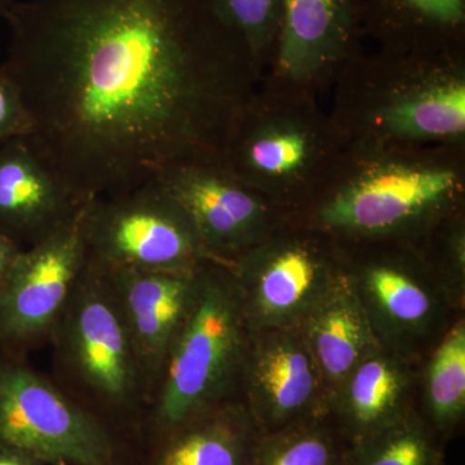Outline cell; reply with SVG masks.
I'll list each match as a JSON object with an SVG mask.
<instances>
[{
    "label": "cell",
    "instance_id": "obj_17",
    "mask_svg": "<svg viewBox=\"0 0 465 465\" xmlns=\"http://www.w3.org/2000/svg\"><path fill=\"white\" fill-rule=\"evenodd\" d=\"M357 0H282L280 66L298 75L338 54L353 29Z\"/></svg>",
    "mask_w": 465,
    "mask_h": 465
},
{
    "label": "cell",
    "instance_id": "obj_28",
    "mask_svg": "<svg viewBox=\"0 0 465 465\" xmlns=\"http://www.w3.org/2000/svg\"><path fill=\"white\" fill-rule=\"evenodd\" d=\"M16 0H0V18L7 16L9 9Z\"/></svg>",
    "mask_w": 465,
    "mask_h": 465
},
{
    "label": "cell",
    "instance_id": "obj_14",
    "mask_svg": "<svg viewBox=\"0 0 465 465\" xmlns=\"http://www.w3.org/2000/svg\"><path fill=\"white\" fill-rule=\"evenodd\" d=\"M420 367L381 347L351 370L333 394L329 411L349 443L416 410Z\"/></svg>",
    "mask_w": 465,
    "mask_h": 465
},
{
    "label": "cell",
    "instance_id": "obj_15",
    "mask_svg": "<svg viewBox=\"0 0 465 465\" xmlns=\"http://www.w3.org/2000/svg\"><path fill=\"white\" fill-rule=\"evenodd\" d=\"M300 329L322 376L329 402L351 370L381 348L351 286L347 269L331 292L300 324Z\"/></svg>",
    "mask_w": 465,
    "mask_h": 465
},
{
    "label": "cell",
    "instance_id": "obj_27",
    "mask_svg": "<svg viewBox=\"0 0 465 465\" xmlns=\"http://www.w3.org/2000/svg\"><path fill=\"white\" fill-rule=\"evenodd\" d=\"M0 465H45L38 459L20 450L0 446Z\"/></svg>",
    "mask_w": 465,
    "mask_h": 465
},
{
    "label": "cell",
    "instance_id": "obj_10",
    "mask_svg": "<svg viewBox=\"0 0 465 465\" xmlns=\"http://www.w3.org/2000/svg\"><path fill=\"white\" fill-rule=\"evenodd\" d=\"M216 164H183L164 171L155 180L191 217L213 262L231 265L259 244L266 210Z\"/></svg>",
    "mask_w": 465,
    "mask_h": 465
},
{
    "label": "cell",
    "instance_id": "obj_21",
    "mask_svg": "<svg viewBox=\"0 0 465 465\" xmlns=\"http://www.w3.org/2000/svg\"><path fill=\"white\" fill-rule=\"evenodd\" d=\"M384 121L394 134L405 136H445L464 133V85H443L415 99L397 104L385 112Z\"/></svg>",
    "mask_w": 465,
    "mask_h": 465
},
{
    "label": "cell",
    "instance_id": "obj_6",
    "mask_svg": "<svg viewBox=\"0 0 465 465\" xmlns=\"http://www.w3.org/2000/svg\"><path fill=\"white\" fill-rule=\"evenodd\" d=\"M90 201L57 231L17 256L0 293L2 354L23 357L29 349L50 341L84 271V217Z\"/></svg>",
    "mask_w": 465,
    "mask_h": 465
},
{
    "label": "cell",
    "instance_id": "obj_19",
    "mask_svg": "<svg viewBox=\"0 0 465 465\" xmlns=\"http://www.w3.org/2000/svg\"><path fill=\"white\" fill-rule=\"evenodd\" d=\"M443 443L418 410L351 442L345 465H445Z\"/></svg>",
    "mask_w": 465,
    "mask_h": 465
},
{
    "label": "cell",
    "instance_id": "obj_3",
    "mask_svg": "<svg viewBox=\"0 0 465 465\" xmlns=\"http://www.w3.org/2000/svg\"><path fill=\"white\" fill-rule=\"evenodd\" d=\"M50 341L74 399L99 418L148 406L149 382L105 274L85 264Z\"/></svg>",
    "mask_w": 465,
    "mask_h": 465
},
{
    "label": "cell",
    "instance_id": "obj_5",
    "mask_svg": "<svg viewBox=\"0 0 465 465\" xmlns=\"http://www.w3.org/2000/svg\"><path fill=\"white\" fill-rule=\"evenodd\" d=\"M0 446L54 465H114L105 421L21 357L0 356Z\"/></svg>",
    "mask_w": 465,
    "mask_h": 465
},
{
    "label": "cell",
    "instance_id": "obj_8",
    "mask_svg": "<svg viewBox=\"0 0 465 465\" xmlns=\"http://www.w3.org/2000/svg\"><path fill=\"white\" fill-rule=\"evenodd\" d=\"M240 399L260 434L329 415V394L300 326L250 331Z\"/></svg>",
    "mask_w": 465,
    "mask_h": 465
},
{
    "label": "cell",
    "instance_id": "obj_20",
    "mask_svg": "<svg viewBox=\"0 0 465 465\" xmlns=\"http://www.w3.org/2000/svg\"><path fill=\"white\" fill-rule=\"evenodd\" d=\"M349 440L329 415L260 434L253 465H345Z\"/></svg>",
    "mask_w": 465,
    "mask_h": 465
},
{
    "label": "cell",
    "instance_id": "obj_4",
    "mask_svg": "<svg viewBox=\"0 0 465 465\" xmlns=\"http://www.w3.org/2000/svg\"><path fill=\"white\" fill-rule=\"evenodd\" d=\"M84 242L85 264L103 273L176 271L213 262L191 217L158 180L88 202Z\"/></svg>",
    "mask_w": 465,
    "mask_h": 465
},
{
    "label": "cell",
    "instance_id": "obj_18",
    "mask_svg": "<svg viewBox=\"0 0 465 465\" xmlns=\"http://www.w3.org/2000/svg\"><path fill=\"white\" fill-rule=\"evenodd\" d=\"M419 414L446 440L465 416V321L458 317L420 367Z\"/></svg>",
    "mask_w": 465,
    "mask_h": 465
},
{
    "label": "cell",
    "instance_id": "obj_9",
    "mask_svg": "<svg viewBox=\"0 0 465 465\" xmlns=\"http://www.w3.org/2000/svg\"><path fill=\"white\" fill-rule=\"evenodd\" d=\"M228 266L250 331L300 326L345 273L302 241L256 244Z\"/></svg>",
    "mask_w": 465,
    "mask_h": 465
},
{
    "label": "cell",
    "instance_id": "obj_11",
    "mask_svg": "<svg viewBox=\"0 0 465 465\" xmlns=\"http://www.w3.org/2000/svg\"><path fill=\"white\" fill-rule=\"evenodd\" d=\"M454 186L451 171L391 168L339 193L320 211V222L354 234L400 231L439 207Z\"/></svg>",
    "mask_w": 465,
    "mask_h": 465
},
{
    "label": "cell",
    "instance_id": "obj_12",
    "mask_svg": "<svg viewBox=\"0 0 465 465\" xmlns=\"http://www.w3.org/2000/svg\"><path fill=\"white\" fill-rule=\"evenodd\" d=\"M202 268L203 265L176 271L101 272L112 284L124 312L150 394L174 338L191 313Z\"/></svg>",
    "mask_w": 465,
    "mask_h": 465
},
{
    "label": "cell",
    "instance_id": "obj_22",
    "mask_svg": "<svg viewBox=\"0 0 465 465\" xmlns=\"http://www.w3.org/2000/svg\"><path fill=\"white\" fill-rule=\"evenodd\" d=\"M387 33L455 34L465 20V0H367Z\"/></svg>",
    "mask_w": 465,
    "mask_h": 465
},
{
    "label": "cell",
    "instance_id": "obj_16",
    "mask_svg": "<svg viewBox=\"0 0 465 465\" xmlns=\"http://www.w3.org/2000/svg\"><path fill=\"white\" fill-rule=\"evenodd\" d=\"M152 465H253L260 432L241 400L158 434Z\"/></svg>",
    "mask_w": 465,
    "mask_h": 465
},
{
    "label": "cell",
    "instance_id": "obj_25",
    "mask_svg": "<svg viewBox=\"0 0 465 465\" xmlns=\"http://www.w3.org/2000/svg\"><path fill=\"white\" fill-rule=\"evenodd\" d=\"M32 121L15 84L0 72V143L30 134Z\"/></svg>",
    "mask_w": 465,
    "mask_h": 465
},
{
    "label": "cell",
    "instance_id": "obj_26",
    "mask_svg": "<svg viewBox=\"0 0 465 465\" xmlns=\"http://www.w3.org/2000/svg\"><path fill=\"white\" fill-rule=\"evenodd\" d=\"M23 250L24 247L20 246L17 242L0 232V293L5 289L15 262Z\"/></svg>",
    "mask_w": 465,
    "mask_h": 465
},
{
    "label": "cell",
    "instance_id": "obj_23",
    "mask_svg": "<svg viewBox=\"0 0 465 465\" xmlns=\"http://www.w3.org/2000/svg\"><path fill=\"white\" fill-rule=\"evenodd\" d=\"M223 21L237 34L251 54L277 39L282 0H210Z\"/></svg>",
    "mask_w": 465,
    "mask_h": 465
},
{
    "label": "cell",
    "instance_id": "obj_7",
    "mask_svg": "<svg viewBox=\"0 0 465 465\" xmlns=\"http://www.w3.org/2000/svg\"><path fill=\"white\" fill-rule=\"evenodd\" d=\"M382 348L421 366L458 311L433 272L401 260L347 269Z\"/></svg>",
    "mask_w": 465,
    "mask_h": 465
},
{
    "label": "cell",
    "instance_id": "obj_2",
    "mask_svg": "<svg viewBox=\"0 0 465 465\" xmlns=\"http://www.w3.org/2000/svg\"><path fill=\"white\" fill-rule=\"evenodd\" d=\"M250 327L228 265L207 262L148 406L157 433L240 399Z\"/></svg>",
    "mask_w": 465,
    "mask_h": 465
},
{
    "label": "cell",
    "instance_id": "obj_24",
    "mask_svg": "<svg viewBox=\"0 0 465 465\" xmlns=\"http://www.w3.org/2000/svg\"><path fill=\"white\" fill-rule=\"evenodd\" d=\"M307 153L308 143L302 134L281 133L250 143L243 159L260 173L283 174L302 166Z\"/></svg>",
    "mask_w": 465,
    "mask_h": 465
},
{
    "label": "cell",
    "instance_id": "obj_1",
    "mask_svg": "<svg viewBox=\"0 0 465 465\" xmlns=\"http://www.w3.org/2000/svg\"><path fill=\"white\" fill-rule=\"evenodd\" d=\"M5 20L23 139L76 201L219 163L250 51L210 0H16Z\"/></svg>",
    "mask_w": 465,
    "mask_h": 465
},
{
    "label": "cell",
    "instance_id": "obj_13",
    "mask_svg": "<svg viewBox=\"0 0 465 465\" xmlns=\"http://www.w3.org/2000/svg\"><path fill=\"white\" fill-rule=\"evenodd\" d=\"M84 203L23 137L0 143V232L26 249L69 222Z\"/></svg>",
    "mask_w": 465,
    "mask_h": 465
}]
</instances>
